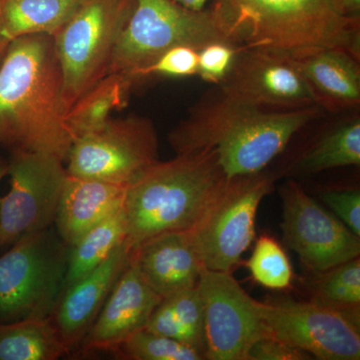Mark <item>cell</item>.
Wrapping results in <instances>:
<instances>
[{
  "mask_svg": "<svg viewBox=\"0 0 360 360\" xmlns=\"http://www.w3.org/2000/svg\"><path fill=\"white\" fill-rule=\"evenodd\" d=\"M65 115L53 37L30 34L13 40L0 60V146L65 162L73 141Z\"/></svg>",
  "mask_w": 360,
  "mask_h": 360,
  "instance_id": "obj_1",
  "label": "cell"
},
{
  "mask_svg": "<svg viewBox=\"0 0 360 360\" xmlns=\"http://www.w3.org/2000/svg\"><path fill=\"white\" fill-rule=\"evenodd\" d=\"M322 110L319 106L288 111L264 110L215 86L172 130L168 141L176 153L215 149L227 179L257 174Z\"/></svg>",
  "mask_w": 360,
  "mask_h": 360,
  "instance_id": "obj_2",
  "label": "cell"
},
{
  "mask_svg": "<svg viewBox=\"0 0 360 360\" xmlns=\"http://www.w3.org/2000/svg\"><path fill=\"white\" fill-rule=\"evenodd\" d=\"M226 179L215 149L158 160L127 186L123 210L130 248L165 232L191 231Z\"/></svg>",
  "mask_w": 360,
  "mask_h": 360,
  "instance_id": "obj_3",
  "label": "cell"
},
{
  "mask_svg": "<svg viewBox=\"0 0 360 360\" xmlns=\"http://www.w3.org/2000/svg\"><path fill=\"white\" fill-rule=\"evenodd\" d=\"M236 44L295 52L340 47L360 58V20L340 15L333 0H213Z\"/></svg>",
  "mask_w": 360,
  "mask_h": 360,
  "instance_id": "obj_4",
  "label": "cell"
},
{
  "mask_svg": "<svg viewBox=\"0 0 360 360\" xmlns=\"http://www.w3.org/2000/svg\"><path fill=\"white\" fill-rule=\"evenodd\" d=\"M215 41L238 45L212 6L194 11L174 0H135L108 75H122L134 89L139 73L163 52L177 45H188L200 51Z\"/></svg>",
  "mask_w": 360,
  "mask_h": 360,
  "instance_id": "obj_5",
  "label": "cell"
},
{
  "mask_svg": "<svg viewBox=\"0 0 360 360\" xmlns=\"http://www.w3.org/2000/svg\"><path fill=\"white\" fill-rule=\"evenodd\" d=\"M134 6L135 0H84L52 35L63 70L66 115L80 97L108 75Z\"/></svg>",
  "mask_w": 360,
  "mask_h": 360,
  "instance_id": "obj_6",
  "label": "cell"
},
{
  "mask_svg": "<svg viewBox=\"0 0 360 360\" xmlns=\"http://www.w3.org/2000/svg\"><path fill=\"white\" fill-rule=\"evenodd\" d=\"M68 255L51 227L11 245L0 257V322L49 319L63 291Z\"/></svg>",
  "mask_w": 360,
  "mask_h": 360,
  "instance_id": "obj_7",
  "label": "cell"
},
{
  "mask_svg": "<svg viewBox=\"0 0 360 360\" xmlns=\"http://www.w3.org/2000/svg\"><path fill=\"white\" fill-rule=\"evenodd\" d=\"M276 176L269 172L227 179L191 234L205 269L231 272L255 238V219Z\"/></svg>",
  "mask_w": 360,
  "mask_h": 360,
  "instance_id": "obj_8",
  "label": "cell"
},
{
  "mask_svg": "<svg viewBox=\"0 0 360 360\" xmlns=\"http://www.w3.org/2000/svg\"><path fill=\"white\" fill-rule=\"evenodd\" d=\"M158 132L142 116L108 120L72 142L66 172L129 186L158 161Z\"/></svg>",
  "mask_w": 360,
  "mask_h": 360,
  "instance_id": "obj_9",
  "label": "cell"
},
{
  "mask_svg": "<svg viewBox=\"0 0 360 360\" xmlns=\"http://www.w3.org/2000/svg\"><path fill=\"white\" fill-rule=\"evenodd\" d=\"M269 335L321 360L360 359V319L309 302H257Z\"/></svg>",
  "mask_w": 360,
  "mask_h": 360,
  "instance_id": "obj_10",
  "label": "cell"
},
{
  "mask_svg": "<svg viewBox=\"0 0 360 360\" xmlns=\"http://www.w3.org/2000/svg\"><path fill=\"white\" fill-rule=\"evenodd\" d=\"M63 165L44 153H13L11 189L0 198V248L54 224L68 177Z\"/></svg>",
  "mask_w": 360,
  "mask_h": 360,
  "instance_id": "obj_11",
  "label": "cell"
},
{
  "mask_svg": "<svg viewBox=\"0 0 360 360\" xmlns=\"http://www.w3.org/2000/svg\"><path fill=\"white\" fill-rule=\"evenodd\" d=\"M284 245L310 274L359 257L360 236L290 180L281 189Z\"/></svg>",
  "mask_w": 360,
  "mask_h": 360,
  "instance_id": "obj_12",
  "label": "cell"
},
{
  "mask_svg": "<svg viewBox=\"0 0 360 360\" xmlns=\"http://www.w3.org/2000/svg\"><path fill=\"white\" fill-rule=\"evenodd\" d=\"M217 86L238 101L264 110L288 111L319 106L290 52L276 49L241 47L226 77Z\"/></svg>",
  "mask_w": 360,
  "mask_h": 360,
  "instance_id": "obj_13",
  "label": "cell"
},
{
  "mask_svg": "<svg viewBox=\"0 0 360 360\" xmlns=\"http://www.w3.org/2000/svg\"><path fill=\"white\" fill-rule=\"evenodd\" d=\"M198 286L205 314V359L248 360L255 341L267 335L251 297L231 272L205 269Z\"/></svg>",
  "mask_w": 360,
  "mask_h": 360,
  "instance_id": "obj_14",
  "label": "cell"
},
{
  "mask_svg": "<svg viewBox=\"0 0 360 360\" xmlns=\"http://www.w3.org/2000/svg\"><path fill=\"white\" fill-rule=\"evenodd\" d=\"M162 297L129 264L77 349L80 354H115L129 336L146 328Z\"/></svg>",
  "mask_w": 360,
  "mask_h": 360,
  "instance_id": "obj_15",
  "label": "cell"
},
{
  "mask_svg": "<svg viewBox=\"0 0 360 360\" xmlns=\"http://www.w3.org/2000/svg\"><path fill=\"white\" fill-rule=\"evenodd\" d=\"M127 240L89 274L68 286L49 315L68 354L77 349L103 309L111 290L129 264Z\"/></svg>",
  "mask_w": 360,
  "mask_h": 360,
  "instance_id": "obj_16",
  "label": "cell"
},
{
  "mask_svg": "<svg viewBox=\"0 0 360 360\" xmlns=\"http://www.w3.org/2000/svg\"><path fill=\"white\" fill-rule=\"evenodd\" d=\"M129 264L161 297L198 285L205 270L191 231H169L130 250Z\"/></svg>",
  "mask_w": 360,
  "mask_h": 360,
  "instance_id": "obj_17",
  "label": "cell"
},
{
  "mask_svg": "<svg viewBox=\"0 0 360 360\" xmlns=\"http://www.w3.org/2000/svg\"><path fill=\"white\" fill-rule=\"evenodd\" d=\"M290 54L319 108L331 112L359 108V58L340 47H314Z\"/></svg>",
  "mask_w": 360,
  "mask_h": 360,
  "instance_id": "obj_18",
  "label": "cell"
},
{
  "mask_svg": "<svg viewBox=\"0 0 360 360\" xmlns=\"http://www.w3.org/2000/svg\"><path fill=\"white\" fill-rule=\"evenodd\" d=\"M127 186L68 174L56 212V232L70 246L124 203Z\"/></svg>",
  "mask_w": 360,
  "mask_h": 360,
  "instance_id": "obj_19",
  "label": "cell"
},
{
  "mask_svg": "<svg viewBox=\"0 0 360 360\" xmlns=\"http://www.w3.org/2000/svg\"><path fill=\"white\" fill-rule=\"evenodd\" d=\"M84 0H0V60L13 40L53 35Z\"/></svg>",
  "mask_w": 360,
  "mask_h": 360,
  "instance_id": "obj_20",
  "label": "cell"
},
{
  "mask_svg": "<svg viewBox=\"0 0 360 360\" xmlns=\"http://www.w3.org/2000/svg\"><path fill=\"white\" fill-rule=\"evenodd\" d=\"M144 328L187 343L205 356V314L198 283L163 298Z\"/></svg>",
  "mask_w": 360,
  "mask_h": 360,
  "instance_id": "obj_21",
  "label": "cell"
},
{
  "mask_svg": "<svg viewBox=\"0 0 360 360\" xmlns=\"http://www.w3.org/2000/svg\"><path fill=\"white\" fill-rule=\"evenodd\" d=\"M127 238V217L122 207L68 246L63 290L103 264Z\"/></svg>",
  "mask_w": 360,
  "mask_h": 360,
  "instance_id": "obj_22",
  "label": "cell"
},
{
  "mask_svg": "<svg viewBox=\"0 0 360 360\" xmlns=\"http://www.w3.org/2000/svg\"><path fill=\"white\" fill-rule=\"evenodd\" d=\"M132 89L129 80L120 75H108L99 80L65 116L72 141L105 124L115 110L127 105Z\"/></svg>",
  "mask_w": 360,
  "mask_h": 360,
  "instance_id": "obj_23",
  "label": "cell"
},
{
  "mask_svg": "<svg viewBox=\"0 0 360 360\" xmlns=\"http://www.w3.org/2000/svg\"><path fill=\"white\" fill-rule=\"evenodd\" d=\"M65 354L49 319L0 322V360H56Z\"/></svg>",
  "mask_w": 360,
  "mask_h": 360,
  "instance_id": "obj_24",
  "label": "cell"
},
{
  "mask_svg": "<svg viewBox=\"0 0 360 360\" xmlns=\"http://www.w3.org/2000/svg\"><path fill=\"white\" fill-rule=\"evenodd\" d=\"M360 117L354 115L326 132L296 163L305 174L342 167H359Z\"/></svg>",
  "mask_w": 360,
  "mask_h": 360,
  "instance_id": "obj_25",
  "label": "cell"
},
{
  "mask_svg": "<svg viewBox=\"0 0 360 360\" xmlns=\"http://www.w3.org/2000/svg\"><path fill=\"white\" fill-rule=\"evenodd\" d=\"M309 302L360 319V259L348 260L321 272L307 283Z\"/></svg>",
  "mask_w": 360,
  "mask_h": 360,
  "instance_id": "obj_26",
  "label": "cell"
},
{
  "mask_svg": "<svg viewBox=\"0 0 360 360\" xmlns=\"http://www.w3.org/2000/svg\"><path fill=\"white\" fill-rule=\"evenodd\" d=\"M253 281L264 288L284 290L291 288L295 278L290 258L271 236H260L252 255L246 262Z\"/></svg>",
  "mask_w": 360,
  "mask_h": 360,
  "instance_id": "obj_27",
  "label": "cell"
},
{
  "mask_svg": "<svg viewBox=\"0 0 360 360\" xmlns=\"http://www.w3.org/2000/svg\"><path fill=\"white\" fill-rule=\"evenodd\" d=\"M115 356L130 360H203L198 348L142 328L115 350Z\"/></svg>",
  "mask_w": 360,
  "mask_h": 360,
  "instance_id": "obj_28",
  "label": "cell"
},
{
  "mask_svg": "<svg viewBox=\"0 0 360 360\" xmlns=\"http://www.w3.org/2000/svg\"><path fill=\"white\" fill-rule=\"evenodd\" d=\"M198 51L188 45H177L144 68L137 77V86L150 78L189 77L198 75Z\"/></svg>",
  "mask_w": 360,
  "mask_h": 360,
  "instance_id": "obj_29",
  "label": "cell"
},
{
  "mask_svg": "<svg viewBox=\"0 0 360 360\" xmlns=\"http://www.w3.org/2000/svg\"><path fill=\"white\" fill-rule=\"evenodd\" d=\"M241 47L224 41L206 44L198 51V77L215 86L221 84Z\"/></svg>",
  "mask_w": 360,
  "mask_h": 360,
  "instance_id": "obj_30",
  "label": "cell"
},
{
  "mask_svg": "<svg viewBox=\"0 0 360 360\" xmlns=\"http://www.w3.org/2000/svg\"><path fill=\"white\" fill-rule=\"evenodd\" d=\"M321 198L350 231L360 236L359 189L326 191L321 194Z\"/></svg>",
  "mask_w": 360,
  "mask_h": 360,
  "instance_id": "obj_31",
  "label": "cell"
},
{
  "mask_svg": "<svg viewBox=\"0 0 360 360\" xmlns=\"http://www.w3.org/2000/svg\"><path fill=\"white\" fill-rule=\"evenodd\" d=\"M311 355L277 340L271 335H265L255 341L251 347L248 360H307Z\"/></svg>",
  "mask_w": 360,
  "mask_h": 360,
  "instance_id": "obj_32",
  "label": "cell"
},
{
  "mask_svg": "<svg viewBox=\"0 0 360 360\" xmlns=\"http://www.w3.org/2000/svg\"><path fill=\"white\" fill-rule=\"evenodd\" d=\"M333 2L340 15L360 20V0H333Z\"/></svg>",
  "mask_w": 360,
  "mask_h": 360,
  "instance_id": "obj_33",
  "label": "cell"
},
{
  "mask_svg": "<svg viewBox=\"0 0 360 360\" xmlns=\"http://www.w3.org/2000/svg\"><path fill=\"white\" fill-rule=\"evenodd\" d=\"M174 1L191 11H205L206 4L210 0H174Z\"/></svg>",
  "mask_w": 360,
  "mask_h": 360,
  "instance_id": "obj_34",
  "label": "cell"
},
{
  "mask_svg": "<svg viewBox=\"0 0 360 360\" xmlns=\"http://www.w3.org/2000/svg\"><path fill=\"white\" fill-rule=\"evenodd\" d=\"M7 170H8V163L0 160V181L7 175Z\"/></svg>",
  "mask_w": 360,
  "mask_h": 360,
  "instance_id": "obj_35",
  "label": "cell"
}]
</instances>
